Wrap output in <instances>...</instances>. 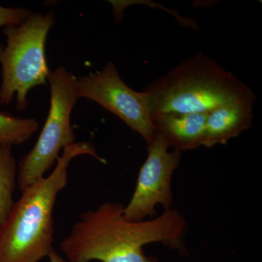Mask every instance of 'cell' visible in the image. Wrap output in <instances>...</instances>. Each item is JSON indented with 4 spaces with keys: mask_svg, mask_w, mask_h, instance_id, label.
Segmentation results:
<instances>
[{
    "mask_svg": "<svg viewBox=\"0 0 262 262\" xmlns=\"http://www.w3.org/2000/svg\"><path fill=\"white\" fill-rule=\"evenodd\" d=\"M122 203L106 202L84 212L59 245L72 262H159L147 256L146 245L159 243L183 255L189 254L184 237L187 220L177 210H164L159 216L141 222L123 217Z\"/></svg>",
    "mask_w": 262,
    "mask_h": 262,
    "instance_id": "obj_1",
    "label": "cell"
},
{
    "mask_svg": "<svg viewBox=\"0 0 262 262\" xmlns=\"http://www.w3.org/2000/svg\"><path fill=\"white\" fill-rule=\"evenodd\" d=\"M90 155L106 163L90 142L66 146L54 170L21 192L0 229V262H39L48 257L54 241L53 211L58 193L67 185L72 160Z\"/></svg>",
    "mask_w": 262,
    "mask_h": 262,
    "instance_id": "obj_2",
    "label": "cell"
},
{
    "mask_svg": "<svg viewBox=\"0 0 262 262\" xmlns=\"http://www.w3.org/2000/svg\"><path fill=\"white\" fill-rule=\"evenodd\" d=\"M144 91L151 117L170 113H208L225 103L256 99L247 84L203 53L173 67Z\"/></svg>",
    "mask_w": 262,
    "mask_h": 262,
    "instance_id": "obj_3",
    "label": "cell"
},
{
    "mask_svg": "<svg viewBox=\"0 0 262 262\" xmlns=\"http://www.w3.org/2000/svg\"><path fill=\"white\" fill-rule=\"evenodd\" d=\"M55 24L52 12L32 13L17 26L5 27L6 46L0 45L2 82L0 104L8 106L16 95V108L29 107L27 94L32 88L46 85L51 71L46 58V39Z\"/></svg>",
    "mask_w": 262,
    "mask_h": 262,
    "instance_id": "obj_4",
    "label": "cell"
},
{
    "mask_svg": "<svg viewBox=\"0 0 262 262\" xmlns=\"http://www.w3.org/2000/svg\"><path fill=\"white\" fill-rule=\"evenodd\" d=\"M51 106L46 123L35 145L22 158L17 168V182L21 192L53 167L60 151L75 144L71 124L72 110L77 102V78L63 66L50 72Z\"/></svg>",
    "mask_w": 262,
    "mask_h": 262,
    "instance_id": "obj_5",
    "label": "cell"
},
{
    "mask_svg": "<svg viewBox=\"0 0 262 262\" xmlns=\"http://www.w3.org/2000/svg\"><path fill=\"white\" fill-rule=\"evenodd\" d=\"M77 95L97 103L118 117L149 144L155 130L147 96L134 91L122 81L113 62L100 72L77 78Z\"/></svg>",
    "mask_w": 262,
    "mask_h": 262,
    "instance_id": "obj_6",
    "label": "cell"
},
{
    "mask_svg": "<svg viewBox=\"0 0 262 262\" xmlns=\"http://www.w3.org/2000/svg\"><path fill=\"white\" fill-rule=\"evenodd\" d=\"M147 145V158L139 170L135 191L123 210V217L128 222L152 219L157 215L158 205L168 210L173 203L172 179L180 164L182 151H169L166 142L158 134Z\"/></svg>",
    "mask_w": 262,
    "mask_h": 262,
    "instance_id": "obj_7",
    "label": "cell"
},
{
    "mask_svg": "<svg viewBox=\"0 0 262 262\" xmlns=\"http://www.w3.org/2000/svg\"><path fill=\"white\" fill-rule=\"evenodd\" d=\"M256 99H244L221 105L207 113L203 146L226 144L252 126Z\"/></svg>",
    "mask_w": 262,
    "mask_h": 262,
    "instance_id": "obj_8",
    "label": "cell"
},
{
    "mask_svg": "<svg viewBox=\"0 0 262 262\" xmlns=\"http://www.w3.org/2000/svg\"><path fill=\"white\" fill-rule=\"evenodd\" d=\"M207 113H163L151 117L155 134L162 136L168 147L180 151L203 146Z\"/></svg>",
    "mask_w": 262,
    "mask_h": 262,
    "instance_id": "obj_9",
    "label": "cell"
},
{
    "mask_svg": "<svg viewBox=\"0 0 262 262\" xmlns=\"http://www.w3.org/2000/svg\"><path fill=\"white\" fill-rule=\"evenodd\" d=\"M11 146H0V229L8 219L14 202L17 163L12 155Z\"/></svg>",
    "mask_w": 262,
    "mask_h": 262,
    "instance_id": "obj_10",
    "label": "cell"
},
{
    "mask_svg": "<svg viewBox=\"0 0 262 262\" xmlns=\"http://www.w3.org/2000/svg\"><path fill=\"white\" fill-rule=\"evenodd\" d=\"M36 119L21 118L0 112V146L20 145L39 129Z\"/></svg>",
    "mask_w": 262,
    "mask_h": 262,
    "instance_id": "obj_11",
    "label": "cell"
},
{
    "mask_svg": "<svg viewBox=\"0 0 262 262\" xmlns=\"http://www.w3.org/2000/svg\"><path fill=\"white\" fill-rule=\"evenodd\" d=\"M32 12L26 8H9L0 5V27L19 25Z\"/></svg>",
    "mask_w": 262,
    "mask_h": 262,
    "instance_id": "obj_12",
    "label": "cell"
},
{
    "mask_svg": "<svg viewBox=\"0 0 262 262\" xmlns=\"http://www.w3.org/2000/svg\"><path fill=\"white\" fill-rule=\"evenodd\" d=\"M48 258H49L50 262H72L67 258L62 257L53 248L48 255Z\"/></svg>",
    "mask_w": 262,
    "mask_h": 262,
    "instance_id": "obj_13",
    "label": "cell"
}]
</instances>
